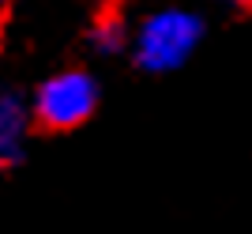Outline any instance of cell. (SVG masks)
<instances>
[{"label": "cell", "instance_id": "obj_1", "mask_svg": "<svg viewBox=\"0 0 252 234\" xmlns=\"http://www.w3.org/2000/svg\"><path fill=\"white\" fill-rule=\"evenodd\" d=\"M203 42V15L181 4L151 8L132 31V61L151 76L185 68Z\"/></svg>", "mask_w": 252, "mask_h": 234}, {"label": "cell", "instance_id": "obj_2", "mask_svg": "<svg viewBox=\"0 0 252 234\" xmlns=\"http://www.w3.org/2000/svg\"><path fill=\"white\" fill-rule=\"evenodd\" d=\"M98 79L87 68H61L34 87L31 117L49 132H68L91 121V114L98 110Z\"/></svg>", "mask_w": 252, "mask_h": 234}, {"label": "cell", "instance_id": "obj_3", "mask_svg": "<svg viewBox=\"0 0 252 234\" xmlns=\"http://www.w3.org/2000/svg\"><path fill=\"white\" fill-rule=\"evenodd\" d=\"M91 45H94L102 57H117V53H125L128 34H125V27L117 19H98L94 31H91Z\"/></svg>", "mask_w": 252, "mask_h": 234}, {"label": "cell", "instance_id": "obj_4", "mask_svg": "<svg viewBox=\"0 0 252 234\" xmlns=\"http://www.w3.org/2000/svg\"><path fill=\"white\" fill-rule=\"evenodd\" d=\"M0 166H11V162H8V155H4V151H0Z\"/></svg>", "mask_w": 252, "mask_h": 234}, {"label": "cell", "instance_id": "obj_5", "mask_svg": "<svg viewBox=\"0 0 252 234\" xmlns=\"http://www.w3.org/2000/svg\"><path fill=\"white\" fill-rule=\"evenodd\" d=\"M233 4H252V0H233Z\"/></svg>", "mask_w": 252, "mask_h": 234}, {"label": "cell", "instance_id": "obj_6", "mask_svg": "<svg viewBox=\"0 0 252 234\" xmlns=\"http://www.w3.org/2000/svg\"><path fill=\"white\" fill-rule=\"evenodd\" d=\"M0 4H8V0H0Z\"/></svg>", "mask_w": 252, "mask_h": 234}]
</instances>
